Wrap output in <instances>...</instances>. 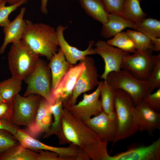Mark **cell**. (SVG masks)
<instances>
[{"mask_svg": "<svg viewBox=\"0 0 160 160\" xmlns=\"http://www.w3.org/2000/svg\"><path fill=\"white\" fill-rule=\"evenodd\" d=\"M134 124L138 131H145L151 135L160 129V113L149 107L143 101L132 110Z\"/></svg>", "mask_w": 160, "mask_h": 160, "instance_id": "obj_12", "label": "cell"}, {"mask_svg": "<svg viewBox=\"0 0 160 160\" xmlns=\"http://www.w3.org/2000/svg\"><path fill=\"white\" fill-rule=\"evenodd\" d=\"M85 68V64L83 61L73 65L63 77L56 87L52 91L55 101L61 100L63 107L65 108L68 105L77 81Z\"/></svg>", "mask_w": 160, "mask_h": 160, "instance_id": "obj_14", "label": "cell"}, {"mask_svg": "<svg viewBox=\"0 0 160 160\" xmlns=\"http://www.w3.org/2000/svg\"><path fill=\"white\" fill-rule=\"evenodd\" d=\"M126 32L133 42L136 50L152 49L153 45L151 41L146 35L138 31L128 30Z\"/></svg>", "mask_w": 160, "mask_h": 160, "instance_id": "obj_29", "label": "cell"}, {"mask_svg": "<svg viewBox=\"0 0 160 160\" xmlns=\"http://www.w3.org/2000/svg\"><path fill=\"white\" fill-rule=\"evenodd\" d=\"M114 91L117 132L113 145L118 141L130 137L138 131L134 124L132 113V109L135 106L132 99L123 90L117 89Z\"/></svg>", "mask_w": 160, "mask_h": 160, "instance_id": "obj_4", "label": "cell"}, {"mask_svg": "<svg viewBox=\"0 0 160 160\" xmlns=\"http://www.w3.org/2000/svg\"><path fill=\"white\" fill-rule=\"evenodd\" d=\"M85 12L102 24L108 21L109 13L102 0H79Z\"/></svg>", "mask_w": 160, "mask_h": 160, "instance_id": "obj_22", "label": "cell"}, {"mask_svg": "<svg viewBox=\"0 0 160 160\" xmlns=\"http://www.w3.org/2000/svg\"><path fill=\"white\" fill-rule=\"evenodd\" d=\"M27 85L24 96L32 94L41 96L53 104L50 70L44 60L39 58L34 69L24 79Z\"/></svg>", "mask_w": 160, "mask_h": 160, "instance_id": "obj_6", "label": "cell"}, {"mask_svg": "<svg viewBox=\"0 0 160 160\" xmlns=\"http://www.w3.org/2000/svg\"><path fill=\"white\" fill-rule=\"evenodd\" d=\"M102 82H99L97 89L92 93L84 94L83 99L78 103L65 108L77 119L83 122L100 113L103 111L99 100Z\"/></svg>", "mask_w": 160, "mask_h": 160, "instance_id": "obj_9", "label": "cell"}, {"mask_svg": "<svg viewBox=\"0 0 160 160\" xmlns=\"http://www.w3.org/2000/svg\"><path fill=\"white\" fill-rule=\"evenodd\" d=\"M84 123L94 131L103 141L113 142L117 132L115 114L110 115L103 111Z\"/></svg>", "mask_w": 160, "mask_h": 160, "instance_id": "obj_13", "label": "cell"}, {"mask_svg": "<svg viewBox=\"0 0 160 160\" xmlns=\"http://www.w3.org/2000/svg\"><path fill=\"white\" fill-rule=\"evenodd\" d=\"M4 101V100L3 99L1 96V93H0V103H1V102H3Z\"/></svg>", "mask_w": 160, "mask_h": 160, "instance_id": "obj_40", "label": "cell"}, {"mask_svg": "<svg viewBox=\"0 0 160 160\" xmlns=\"http://www.w3.org/2000/svg\"><path fill=\"white\" fill-rule=\"evenodd\" d=\"M22 81L13 77L0 82V92L4 100H12L22 88Z\"/></svg>", "mask_w": 160, "mask_h": 160, "instance_id": "obj_27", "label": "cell"}, {"mask_svg": "<svg viewBox=\"0 0 160 160\" xmlns=\"http://www.w3.org/2000/svg\"><path fill=\"white\" fill-rule=\"evenodd\" d=\"M101 34L109 38L127 28L135 29V22L121 14L110 13L108 21L102 24Z\"/></svg>", "mask_w": 160, "mask_h": 160, "instance_id": "obj_19", "label": "cell"}, {"mask_svg": "<svg viewBox=\"0 0 160 160\" xmlns=\"http://www.w3.org/2000/svg\"><path fill=\"white\" fill-rule=\"evenodd\" d=\"M109 13L121 14L125 0H102Z\"/></svg>", "mask_w": 160, "mask_h": 160, "instance_id": "obj_35", "label": "cell"}, {"mask_svg": "<svg viewBox=\"0 0 160 160\" xmlns=\"http://www.w3.org/2000/svg\"><path fill=\"white\" fill-rule=\"evenodd\" d=\"M7 2L3 0L0 3V26L4 27L10 22L9 15L23 4L22 2L7 6Z\"/></svg>", "mask_w": 160, "mask_h": 160, "instance_id": "obj_31", "label": "cell"}, {"mask_svg": "<svg viewBox=\"0 0 160 160\" xmlns=\"http://www.w3.org/2000/svg\"><path fill=\"white\" fill-rule=\"evenodd\" d=\"M37 160H64L57 153L48 150H40Z\"/></svg>", "mask_w": 160, "mask_h": 160, "instance_id": "obj_36", "label": "cell"}, {"mask_svg": "<svg viewBox=\"0 0 160 160\" xmlns=\"http://www.w3.org/2000/svg\"><path fill=\"white\" fill-rule=\"evenodd\" d=\"M101 103L103 111L110 115L115 113L114 91L106 80L103 81L100 91Z\"/></svg>", "mask_w": 160, "mask_h": 160, "instance_id": "obj_26", "label": "cell"}, {"mask_svg": "<svg viewBox=\"0 0 160 160\" xmlns=\"http://www.w3.org/2000/svg\"><path fill=\"white\" fill-rule=\"evenodd\" d=\"M26 9L21 8L15 19L5 27H3L4 37L0 48V54L4 53L7 45L22 40L26 26V20L23 19Z\"/></svg>", "mask_w": 160, "mask_h": 160, "instance_id": "obj_17", "label": "cell"}, {"mask_svg": "<svg viewBox=\"0 0 160 160\" xmlns=\"http://www.w3.org/2000/svg\"><path fill=\"white\" fill-rule=\"evenodd\" d=\"M18 127L12 123L0 120V129L6 130L15 136Z\"/></svg>", "mask_w": 160, "mask_h": 160, "instance_id": "obj_37", "label": "cell"}, {"mask_svg": "<svg viewBox=\"0 0 160 160\" xmlns=\"http://www.w3.org/2000/svg\"><path fill=\"white\" fill-rule=\"evenodd\" d=\"M40 98L35 94L25 97L18 94L15 96L12 100L13 113L11 123L30 128L34 120Z\"/></svg>", "mask_w": 160, "mask_h": 160, "instance_id": "obj_8", "label": "cell"}, {"mask_svg": "<svg viewBox=\"0 0 160 160\" xmlns=\"http://www.w3.org/2000/svg\"><path fill=\"white\" fill-rule=\"evenodd\" d=\"M61 124L64 135L69 143L77 145L92 160H110L111 156L107 150L108 142L102 141L94 131L64 107Z\"/></svg>", "mask_w": 160, "mask_h": 160, "instance_id": "obj_1", "label": "cell"}, {"mask_svg": "<svg viewBox=\"0 0 160 160\" xmlns=\"http://www.w3.org/2000/svg\"><path fill=\"white\" fill-rule=\"evenodd\" d=\"M139 0H125L121 14L135 22H140L146 18L147 14L142 9Z\"/></svg>", "mask_w": 160, "mask_h": 160, "instance_id": "obj_25", "label": "cell"}, {"mask_svg": "<svg viewBox=\"0 0 160 160\" xmlns=\"http://www.w3.org/2000/svg\"><path fill=\"white\" fill-rule=\"evenodd\" d=\"M83 61L85 68L79 76L71 98L65 108L76 104L77 99L81 94L92 89L99 84V76L94 59L87 56Z\"/></svg>", "mask_w": 160, "mask_h": 160, "instance_id": "obj_10", "label": "cell"}, {"mask_svg": "<svg viewBox=\"0 0 160 160\" xmlns=\"http://www.w3.org/2000/svg\"><path fill=\"white\" fill-rule=\"evenodd\" d=\"M144 102L149 107L155 111L160 112V88L154 92L151 93L143 99Z\"/></svg>", "mask_w": 160, "mask_h": 160, "instance_id": "obj_34", "label": "cell"}, {"mask_svg": "<svg viewBox=\"0 0 160 160\" xmlns=\"http://www.w3.org/2000/svg\"><path fill=\"white\" fill-rule=\"evenodd\" d=\"M95 44L96 54L100 55L104 62V71L100 76L101 79L104 80L109 73L121 70L124 58L130 54L116 48L103 40H99Z\"/></svg>", "mask_w": 160, "mask_h": 160, "instance_id": "obj_11", "label": "cell"}, {"mask_svg": "<svg viewBox=\"0 0 160 160\" xmlns=\"http://www.w3.org/2000/svg\"><path fill=\"white\" fill-rule=\"evenodd\" d=\"M140 1V2L141 1H143V0H139Z\"/></svg>", "mask_w": 160, "mask_h": 160, "instance_id": "obj_42", "label": "cell"}, {"mask_svg": "<svg viewBox=\"0 0 160 160\" xmlns=\"http://www.w3.org/2000/svg\"><path fill=\"white\" fill-rule=\"evenodd\" d=\"M152 49L136 50L133 54L125 56L121 69L129 72L135 78L147 80L152 69L155 59Z\"/></svg>", "mask_w": 160, "mask_h": 160, "instance_id": "obj_7", "label": "cell"}, {"mask_svg": "<svg viewBox=\"0 0 160 160\" xmlns=\"http://www.w3.org/2000/svg\"><path fill=\"white\" fill-rule=\"evenodd\" d=\"M135 29L147 36L151 41L160 38V21L145 18L140 22H135Z\"/></svg>", "mask_w": 160, "mask_h": 160, "instance_id": "obj_24", "label": "cell"}, {"mask_svg": "<svg viewBox=\"0 0 160 160\" xmlns=\"http://www.w3.org/2000/svg\"><path fill=\"white\" fill-rule=\"evenodd\" d=\"M51 104L43 97L40 98L33 123L27 131L31 136L45 133L50 127L52 115L49 108Z\"/></svg>", "mask_w": 160, "mask_h": 160, "instance_id": "obj_18", "label": "cell"}, {"mask_svg": "<svg viewBox=\"0 0 160 160\" xmlns=\"http://www.w3.org/2000/svg\"><path fill=\"white\" fill-rule=\"evenodd\" d=\"M39 57L22 40L12 43L8 55L12 77L24 80L34 69Z\"/></svg>", "mask_w": 160, "mask_h": 160, "instance_id": "obj_3", "label": "cell"}, {"mask_svg": "<svg viewBox=\"0 0 160 160\" xmlns=\"http://www.w3.org/2000/svg\"><path fill=\"white\" fill-rule=\"evenodd\" d=\"M160 138L147 146L140 145L111 156L110 160H159Z\"/></svg>", "mask_w": 160, "mask_h": 160, "instance_id": "obj_15", "label": "cell"}, {"mask_svg": "<svg viewBox=\"0 0 160 160\" xmlns=\"http://www.w3.org/2000/svg\"><path fill=\"white\" fill-rule=\"evenodd\" d=\"M41 1L40 10L41 12L45 14L48 13L47 3L48 0H40Z\"/></svg>", "mask_w": 160, "mask_h": 160, "instance_id": "obj_38", "label": "cell"}, {"mask_svg": "<svg viewBox=\"0 0 160 160\" xmlns=\"http://www.w3.org/2000/svg\"><path fill=\"white\" fill-rule=\"evenodd\" d=\"M150 84L152 92L154 89L160 88V54L155 55L153 66L147 79Z\"/></svg>", "mask_w": 160, "mask_h": 160, "instance_id": "obj_30", "label": "cell"}, {"mask_svg": "<svg viewBox=\"0 0 160 160\" xmlns=\"http://www.w3.org/2000/svg\"><path fill=\"white\" fill-rule=\"evenodd\" d=\"M107 42L112 46L129 53H133L136 50L134 44L126 32H121L117 33Z\"/></svg>", "mask_w": 160, "mask_h": 160, "instance_id": "obj_28", "label": "cell"}, {"mask_svg": "<svg viewBox=\"0 0 160 160\" xmlns=\"http://www.w3.org/2000/svg\"><path fill=\"white\" fill-rule=\"evenodd\" d=\"M39 153L20 144L0 154V160H37Z\"/></svg>", "mask_w": 160, "mask_h": 160, "instance_id": "obj_23", "label": "cell"}, {"mask_svg": "<svg viewBox=\"0 0 160 160\" xmlns=\"http://www.w3.org/2000/svg\"><path fill=\"white\" fill-rule=\"evenodd\" d=\"M67 28L62 25H59L56 29L58 46L63 52L66 60L72 65L75 64L79 61H83L88 55L96 54L94 48V40L89 41L88 47L84 50H80L70 45L66 41L64 35V32Z\"/></svg>", "mask_w": 160, "mask_h": 160, "instance_id": "obj_16", "label": "cell"}, {"mask_svg": "<svg viewBox=\"0 0 160 160\" xmlns=\"http://www.w3.org/2000/svg\"><path fill=\"white\" fill-rule=\"evenodd\" d=\"M63 108V102L60 100H56L54 104H50L49 108L53 116L54 121L44 136V138H47L55 135L58 138L60 144H61L69 143L64 135L62 128L61 116Z\"/></svg>", "mask_w": 160, "mask_h": 160, "instance_id": "obj_21", "label": "cell"}, {"mask_svg": "<svg viewBox=\"0 0 160 160\" xmlns=\"http://www.w3.org/2000/svg\"><path fill=\"white\" fill-rule=\"evenodd\" d=\"M19 144V142L12 133L6 130L0 129V154Z\"/></svg>", "mask_w": 160, "mask_h": 160, "instance_id": "obj_32", "label": "cell"}, {"mask_svg": "<svg viewBox=\"0 0 160 160\" xmlns=\"http://www.w3.org/2000/svg\"><path fill=\"white\" fill-rule=\"evenodd\" d=\"M105 80L113 89H121L127 93L132 99L135 106L152 92L147 80H139L124 70L109 73Z\"/></svg>", "mask_w": 160, "mask_h": 160, "instance_id": "obj_5", "label": "cell"}, {"mask_svg": "<svg viewBox=\"0 0 160 160\" xmlns=\"http://www.w3.org/2000/svg\"><path fill=\"white\" fill-rule=\"evenodd\" d=\"M9 5L17 3L22 2L23 4H26L29 0H5Z\"/></svg>", "mask_w": 160, "mask_h": 160, "instance_id": "obj_39", "label": "cell"}, {"mask_svg": "<svg viewBox=\"0 0 160 160\" xmlns=\"http://www.w3.org/2000/svg\"><path fill=\"white\" fill-rule=\"evenodd\" d=\"M26 26L22 40L34 52L50 60L58 51L56 30L42 23L26 20Z\"/></svg>", "mask_w": 160, "mask_h": 160, "instance_id": "obj_2", "label": "cell"}, {"mask_svg": "<svg viewBox=\"0 0 160 160\" xmlns=\"http://www.w3.org/2000/svg\"><path fill=\"white\" fill-rule=\"evenodd\" d=\"M13 113L12 100H4L0 103V120L11 122Z\"/></svg>", "mask_w": 160, "mask_h": 160, "instance_id": "obj_33", "label": "cell"}, {"mask_svg": "<svg viewBox=\"0 0 160 160\" xmlns=\"http://www.w3.org/2000/svg\"><path fill=\"white\" fill-rule=\"evenodd\" d=\"M3 0H0V3Z\"/></svg>", "mask_w": 160, "mask_h": 160, "instance_id": "obj_41", "label": "cell"}, {"mask_svg": "<svg viewBox=\"0 0 160 160\" xmlns=\"http://www.w3.org/2000/svg\"><path fill=\"white\" fill-rule=\"evenodd\" d=\"M48 66L52 76V92L57 87L61 80L73 66L66 59L59 48L51 59Z\"/></svg>", "mask_w": 160, "mask_h": 160, "instance_id": "obj_20", "label": "cell"}]
</instances>
